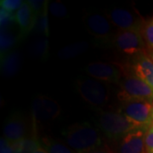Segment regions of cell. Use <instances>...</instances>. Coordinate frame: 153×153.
<instances>
[{
	"label": "cell",
	"mask_w": 153,
	"mask_h": 153,
	"mask_svg": "<svg viewBox=\"0 0 153 153\" xmlns=\"http://www.w3.org/2000/svg\"><path fill=\"white\" fill-rule=\"evenodd\" d=\"M76 88L82 100L92 106H104L109 101L111 88L108 82L94 78H81L76 81Z\"/></svg>",
	"instance_id": "cell-4"
},
{
	"label": "cell",
	"mask_w": 153,
	"mask_h": 153,
	"mask_svg": "<svg viewBox=\"0 0 153 153\" xmlns=\"http://www.w3.org/2000/svg\"><path fill=\"white\" fill-rule=\"evenodd\" d=\"M148 128H140L128 133L120 139L115 153H148L145 134Z\"/></svg>",
	"instance_id": "cell-11"
},
{
	"label": "cell",
	"mask_w": 153,
	"mask_h": 153,
	"mask_svg": "<svg viewBox=\"0 0 153 153\" xmlns=\"http://www.w3.org/2000/svg\"><path fill=\"white\" fill-rule=\"evenodd\" d=\"M22 4H23V1L22 0H1L0 1L1 9L4 10L12 15H16V13L21 8Z\"/></svg>",
	"instance_id": "cell-22"
},
{
	"label": "cell",
	"mask_w": 153,
	"mask_h": 153,
	"mask_svg": "<svg viewBox=\"0 0 153 153\" xmlns=\"http://www.w3.org/2000/svg\"><path fill=\"white\" fill-rule=\"evenodd\" d=\"M84 27L94 38L102 43H112L117 32L105 15L88 12L83 17Z\"/></svg>",
	"instance_id": "cell-6"
},
{
	"label": "cell",
	"mask_w": 153,
	"mask_h": 153,
	"mask_svg": "<svg viewBox=\"0 0 153 153\" xmlns=\"http://www.w3.org/2000/svg\"><path fill=\"white\" fill-rule=\"evenodd\" d=\"M28 124L25 117L19 112L11 114L4 126V138L10 142H17L27 138Z\"/></svg>",
	"instance_id": "cell-12"
},
{
	"label": "cell",
	"mask_w": 153,
	"mask_h": 153,
	"mask_svg": "<svg viewBox=\"0 0 153 153\" xmlns=\"http://www.w3.org/2000/svg\"><path fill=\"white\" fill-rule=\"evenodd\" d=\"M12 144L5 138H1L0 140V153H12Z\"/></svg>",
	"instance_id": "cell-26"
},
{
	"label": "cell",
	"mask_w": 153,
	"mask_h": 153,
	"mask_svg": "<svg viewBox=\"0 0 153 153\" xmlns=\"http://www.w3.org/2000/svg\"><path fill=\"white\" fill-rule=\"evenodd\" d=\"M145 143L148 153H153V125L148 128L145 134Z\"/></svg>",
	"instance_id": "cell-25"
},
{
	"label": "cell",
	"mask_w": 153,
	"mask_h": 153,
	"mask_svg": "<svg viewBox=\"0 0 153 153\" xmlns=\"http://www.w3.org/2000/svg\"><path fill=\"white\" fill-rule=\"evenodd\" d=\"M85 153H115V152L110 146H108L107 145L103 144L102 146H100L99 147L93 149V150Z\"/></svg>",
	"instance_id": "cell-27"
},
{
	"label": "cell",
	"mask_w": 153,
	"mask_h": 153,
	"mask_svg": "<svg viewBox=\"0 0 153 153\" xmlns=\"http://www.w3.org/2000/svg\"><path fill=\"white\" fill-rule=\"evenodd\" d=\"M27 2L37 17L44 10L45 7L49 4L48 1H43V0H38V1L32 0V1H27Z\"/></svg>",
	"instance_id": "cell-24"
},
{
	"label": "cell",
	"mask_w": 153,
	"mask_h": 153,
	"mask_svg": "<svg viewBox=\"0 0 153 153\" xmlns=\"http://www.w3.org/2000/svg\"><path fill=\"white\" fill-rule=\"evenodd\" d=\"M19 37L15 35L12 28L1 30L0 33V51L1 56L4 55L7 53L13 50L14 46L17 43Z\"/></svg>",
	"instance_id": "cell-17"
},
{
	"label": "cell",
	"mask_w": 153,
	"mask_h": 153,
	"mask_svg": "<svg viewBox=\"0 0 153 153\" xmlns=\"http://www.w3.org/2000/svg\"><path fill=\"white\" fill-rule=\"evenodd\" d=\"M105 13L111 24L118 30L141 31L146 22L136 10L125 8H112Z\"/></svg>",
	"instance_id": "cell-8"
},
{
	"label": "cell",
	"mask_w": 153,
	"mask_h": 153,
	"mask_svg": "<svg viewBox=\"0 0 153 153\" xmlns=\"http://www.w3.org/2000/svg\"><path fill=\"white\" fill-rule=\"evenodd\" d=\"M97 122L100 130L112 140L122 139L128 133L140 128L120 111H102L99 115Z\"/></svg>",
	"instance_id": "cell-3"
},
{
	"label": "cell",
	"mask_w": 153,
	"mask_h": 153,
	"mask_svg": "<svg viewBox=\"0 0 153 153\" xmlns=\"http://www.w3.org/2000/svg\"><path fill=\"white\" fill-rule=\"evenodd\" d=\"M140 33L147 50L150 52L153 51V17L145 22Z\"/></svg>",
	"instance_id": "cell-21"
},
{
	"label": "cell",
	"mask_w": 153,
	"mask_h": 153,
	"mask_svg": "<svg viewBox=\"0 0 153 153\" xmlns=\"http://www.w3.org/2000/svg\"><path fill=\"white\" fill-rule=\"evenodd\" d=\"M37 18L38 17L34 14L27 1L23 2L21 8L15 15L16 24L18 27L20 38L27 36L35 27Z\"/></svg>",
	"instance_id": "cell-13"
},
{
	"label": "cell",
	"mask_w": 153,
	"mask_h": 153,
	"mask_svg": "<svg viewBox=\"0 0 153 153\" xmlns=\"http://www.w3.org/2000/svg\"><path fill=\"white\" fill-rule=\"evenodd\" d=\"M62 135L66 145L77 153H85L103 145L100 130L88 122L69 126Z\"/></svg>",
	"instance_id": "cell-1"
},
{
	"label": "cell",
	"mask_w": 153,
	"mask_h": 153,
	"mask_svg": "<svg viewBox=\"0 0 153 153\" xmlns=\"http://www.w3.org/2000/svg\"><path fill=\"white\" fill-rule=\"evenodd\" d=\"M133 72L153 88V62L146 54L136 56Z\"/></svg>",
	"instance_id": "cell-14"
},
{
	"label": "cell",
	"mask_w": 153,
	"mask_h": 153,
	"mask_svg": "<svg viewBox=\"0 0 153 153\" xmlns=\"http://www.w3.org/2000/svg\"><path fill=\"white\" fill-rule=\"evenodd\" d=\"M41 143L49 153H77L69 147L66 144L57 141L54 139L44 138Z\"/></svg>",
	"instance_id": "cell-19"
},
{
	"label": "cell",
	"mask_w": 153,
	"mask_h": 153,
	"mask_svg": "<svg viewBox=\"0 0 153 153\" xmlns=\"http://www.w3.org/2000/svg\"><path fill=\"white\" fill-rule=\"evenodd\" d=\"M112 44L127 55L138 56L147 50L140 31L136 30H117Z\"/></svg>",
	"instance_id": "cell-7"
},
{
	"label": "cell",
	"mask_w": 153,
	"mask_h": 153,
	"mask_svg": "<svg viewBox=\"0 0 153 153\" xmlns=\"http://www.w3.org/2000/svg\"><path fill=\"white\" fill-rule=\"evenodd\" d=\"M88 49L87 42H76L64 46L58 52V57L61 60H70L85 53Z\"/></svg>",
	"instance_id": "cell-16"
},
{
	"label": "cell",
	"mask_w": 153,
	"mask_h": 153,
	"mask_svg": "<svg viewBox=\"0 0 153 153\" xmlns=\"http://www.w3.org/2000/svg\"><path fill=\"white\" fill-rule=\"evenodd\" d=\"M153 103L148 100L122 102L120 112L139 128H149L152 123Z\"/></svg>",
	"instance_id": "cell-5"
},
{
	"label": "cell",
	"mask_w": 153,
	"mask_h": 153,
	"mask_svg": "<svg viewBox=\"0 0 153 153\" xmlns=\"http://www.w3.org/2000/svg\"><path fill=\"white\" fill-rule=\"evenodd\" d=\"M60 113V105L55 100L47 96H38L34 99L32 106V115L34 126L37 122L54 120Z\"/></svg>",
	"instance_id": "cell-10"
},
{
	"label": "cell",
	"mask_w": 153,
	"mask_h": 153,
	"mask_svg": "<svg viewBox=\"0 0 153 153\" xmlns=\"http://www.w3.org/2000/svg\"><path fill=\"white\" fill-rule=\"evenodd\" d=\"M49 52V40L48 38L42 36L36 38L30 45V53L33 57L38 59H44Z\"/></svg>",
	"instance_id": "cell-18"
},
{
	"label": "cell",
	"mask_w": 153,
	"mask_h": 153,
	"mask_svg": "<svg viewBox=\"0 0 153 153\" xmlns=\"http://www.w3.org/2000/svg\"><path fill=\"white\" fill-rule=\"evenodd\" d=\"M152 123H153V109H152Z\"/></svg>",
	"instance_id": "cell-30"
},
{
	"label": "cell",
	"mask_w": 153,
	"mask_h": 153,
	"mask_svg": "<svg viewBox=\"0 0 153 153\" xmlns=\"http://www.w3.org/2000/svg\"><path fill=\"white\" fill-rule=\"evenodd\" d=\"M33 153H49V152H47V150H46L45 148L43 147V146H39V147H38Z\"/></svg>",
	"instance_id": "cell-28"
},
{
	"label": "cell",
	"mask_w": 153,
	"mask_h": 153,
	"mask_svg": "<svg viewBox=\"0 0 153 153\" xmlns=\"http://www.w3.org/2000/svg\"><path fill=\"white\" fill-rule=\"evenodd\" d=\"M85 73L90 77L105 82H119L123 69L122 66L107 62L94 61L88 63L85 68Z\"/></svg>",
	"instance_id": "cell-9"
},
{
	"label": "cell",
	"mask_w": 153,
	"mask_h": 153,
	"mask_svg": "<svg viewBox=\"0 0 153 153\" xmlns=\"http://www.w3.org/2000/svg\"><path fill=\"white\" fill-rule=\"evenodd\" d=\"M22 67V55L18 50H11L1 56V71L6 78L16 76Z\"/></svg>",
	"instance_id": "cell-15"
},
{
	"label": "cell",
	"mask_w": 153,
	"mask_h": 153,
	"mask_svg": "<svg viewBox=\"0 0 153 153\" xmlns=\"http://www.w3.org/2000/svg\"><path fill=\"white\" fill-rule=\"evenodd\" d=\"M123 75L119 81L120 91L117 94L121 102L128 100H153V88L133 72L127 71L123 66Z\"/></svg>",
	"instance_id": "cell-2"
},
{
	"label": "cell",
	"mask_w": 153,
	"mask_h": 153,
	"mask_svg": "<svg viewBox=\"0 0 153 153\" xmlns=\"http://www.w3.org/2000/svg\"><path fill=\"white\" fill-rule=\"evenodd\" d=\"M149 58L152 60V61L153 62V51H152V52H150V54H149Z\"/></svg>",
	"instance_id": "cell-29"
},
{
	"label": "cell",
	"mask_w": 153,
	"mask_h": 153,
	"mask_svg": "<svg viewBox=\"0 0 153 153\" xmlns=\"http://www.w3.org/2000/svg\"><path fill=\"white\" fill-rule=\"evenodd\" d=\"M49 12L51 13V15L53 16L56 18H65L67 15V9L66 7L60 1H56L52 3L49 7Z\"/></svg>",
	"instance_id": "cell-23"
},
{
	"label": "cell",
	"mask_w": 153,
	"mask_h": 153,
	"mask_svg": "<svg viewBox=\"0 0 153 153\" xmlns=\"http://www.w3.org/2000/svg\"><path fill=\"white\" fill-rule=\"evenodd\" d=\"M34 28H36L37 32L42 36L46 38L49 37V4L45 7L44 10L38 16Z\"/></svg>",
	"instance_id": "cell-20"
}]
</instances>
